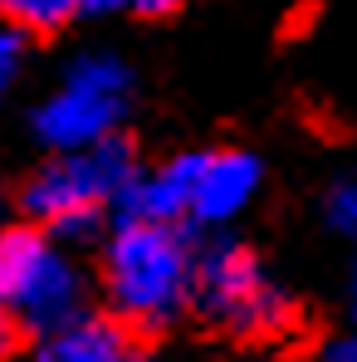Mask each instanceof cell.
I'll return each instance as SVG.
<instances>
[{
	"label": "cell",
	"instance_id": "6da1fadb",
	"mask_svg": "<svg viewBox=\"0 0 357 362\" xmlns=\"http://www.w3.org/2000/svg\"><path fill=\"white\" fill-rule=\"evenodd\" d=\"M191 269H196V250L186 240V226L118 221L103 245L108 313L137 338L172 328L181 308H191Z\"/></svg>",
	"mask_w": 357,
	"mask_h": 362
},
{
	"label": "cell",
	"instance_id": "7a4b0ae2",
	"mask_svg": "<svg viewBox=\"0 0 357 362\" xmlns=\"http://www.w3.org/2000/svg\"><path fill=\"white\" fill-rule=\"evenodd\" d=\"M132 177H137V152L118 132L88 152L49 157L45 167H35L20 186V211L35 221V230H45L64 250L88 245L108 226V216L122 201V191L132 186Z\"/></svg>",
	"mask_w": 357,
	"mask_h": 362
},
{
	"label": "cell",
	"instance_id": "3957f363",
	"mask_svg": "<svg viewBox=\"0 0 357 362\" xmlns=\"http://www.w3.org/2000/svg\"><path fill=\"white\" fill-rule=\"evenodd\" d=\"M191 308L245 343H269L298 328L294 294L269 274V264L240 240H216L196 250L191 269Z\"/></svg>",
	"mask_w": 357,
	"mask_h": 362
},
{
	"label": "cell",
	"instance_id": "277c9868",
	"mask_svg": "<svg viewBox=\"0 0 357 362\" xmlns=\"http://www.w3.org/2000/svg\"><path fill=\"white\" fill-rule=\"evenodd\" d=\"M83 294L88 279L59 240L35 226L0 230V308L10 313L15 333L49 338L83 313Z\"/></svg>",
	"mask_w": 357,
	"mask_h": 362
},
{
	"label": "cell",
	"instance_id": "5b68a950",
	"mask_svg": "<svg viewBox=\"0 0 357 362\" xmlns=\"http://www.w3.org/2000/svg\"><path fill=\"white\" fill-rule=\"evenodd\" d=\"M127 108H132V69L113 49H88L64 69L59 88L40 98L30 127L40 147H49V157H69L118 137Z\"/></svg>",
	"mask_w": 357,
	"mask_h": 362
},
{
	"label": "cell",
	"instance_id": "8992f818",
	"mask_svg": "<svg viewBox=\"0 0 357 362\" xmlns=\"http://www.w3.org/2000/svg\"><path fill=\"white\" fill-rule=\"evenodd\" d=\"M264 186V162L245 147H216L196 157V181H191V201H186V221L191 226H230L240 221L254 196Z\"/></svg>",
	"mask_w": 357,
	"mask_h": 362
},
{
	"label": "cell",
	"instance_id": "52a82bcc",
	"mask_svg": "<svg viewBox=\"0 0 357 362\" xmlns=\"http://www.w3.org/2000/svg\"><path fill=\"white\" fill-rule=\"evenodd\" d=\"M35 362H147V348L113 313H78L35 343Z\"/></svg>",
	"mask_w": 357,
	"mask_h": 362
},
{
	"label": "cell",
	"instance_id": "ba28073f",
	"mask_svg": "<svg viewBox=\"0 0 357 362\" xmlns=\"http://www.w3.org/2000/svg\"><path fill=\"white\" fill-rule=\"evenodd\" d=\"M196 157L201 152H177L152 172H137L132 186L113 206L118 221H142V226H186V201L196 181Z\"/></svg>",
	"mask_w": 357,
	"mask_h": 362
},
{
	"label": "cell",
	"instance_id": "9c48e42d",
	"mask_svg": "<svg viewBox=\"0 0 357 362\" xmlns=\"http://www.w3.org/2000/svg\"><path fill=\"white\" fill-rule=\"evenodd\" d=\"M78 15V0H0V25L15 35H49Z\"/></svg>",
	"mask_w": 357,
	"mask_h": 362
},
{
	"label": "cell",
	"instance_id": "30bf717a",
	"mask_svg": "<svg viewBox=\"0 0 357 362\" xmlns=\"http://www.w3.org/2000/svg\"><path fill=\"white\" fill-rule=\"evenodd\" d=\"M323 216H328V226H333L343 240L357 245V181H338V186L328 191Z\"/></svg>",
	"mask_w": 357,
	"mask_h": 362
},
{
	"label": "cell",
	"instance_id": "8fae6325",
	"mask_svg": "<svg viewBox=\"0 0 357 362\" xmlns=\"http://www.w3.org/2000/svg\"><path fill=\"white\" fill-rule=\"evenodd\" d=\"M20 64H25V35H15V30H5V25H0V98L10 93V83H15V74H20Z\"/></svg>",
	"mask_w": 357,
	"mask_h": 362
},
{
	"label": "cell",
	"instance_id": "7c38bea8",
	"mask_svg": "<svg viewBox=\"0 0 357 362\" xmlns=\"http://www.w3.org/2000/svg\"><path fill=\"white\" fill-rule=\"evenodd\" d=\"M318 362H357V343L348 333H343V338H328L323 353H318Z\"/></svg>",
	"mask_w": 357,
	"mask_h": 362
},
{
	"label": "cell",
	"instance_id": "4fadbf2b",
	"mask_svg": "<svg viewBox=\"0 0 357 362\" xmlns=\"http://www.w3.org/2000/svg\"><path fill=\"white\" fill-rule=\"evenodd\" d=\"M132 10V0H78V15H122Z\"/></svg>",
	"mask_w": 357,
	"mask_h": 362
},
{
	"label": "cell",
	"instance_id": "5bb4252c",
	"mask_svg": "<svg viewBox=\"0 0 357 362\" xmlns=\"http://www.w3.org/2000/svg\"><path fill=\"white\" fill-rule=\"evenodd\" d=\"M186 0H132V10L137 15H172V10H181Z\"/></svg>",
	"mask_w": 357,
	"mask_h": 362
},
{
	"label": "cell",
	"instance_id": "9a60e30c",
	"mask_svg": "<svg viewBox=\"0 0 357 362\" xmlns=\"http://www.w3.org/2000/svg\"><path fill=\"white\" fill-rule=\"evenodd\" d=\"M20 343V333H15V323H10V313L0 308V358H10V348Z\"/></svg>",
	"mask_w": 357,
	"mask_h": 362
},
{
	"label": "cell",
	"instance_id": "2e32d148",
	"mask_svg": "<svg viewBox=\"0 0 357 362\" xmlns=\"http://www.w3.org/2000/svg\"><path fill=\"white\" fill-rule=\"evenodd\" d=\"M348 323H353V328H348V338L357 343V269H353V279H348Z\"/></svg>",
	"mask_w": 357,
	"mask_h": 362
}]
</instances>
